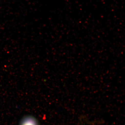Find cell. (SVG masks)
Segmentation results:
<instances>
[{
    "label": "cell",
    "mask_w": 125,
    "mask_h": 125,
    "mask_svg": "<svg viewBox=\"0 0 125 125\" xmlns=\"http://www.w3.org/2000/svg\"><path fill=\"white\" fill-rule=\"evenodd\" d=\"M21 125H38L37 122L33 117L28 116L25 117L22 121Z\"/></svg>",
    "instance_id": "1"
}]
</instances>
